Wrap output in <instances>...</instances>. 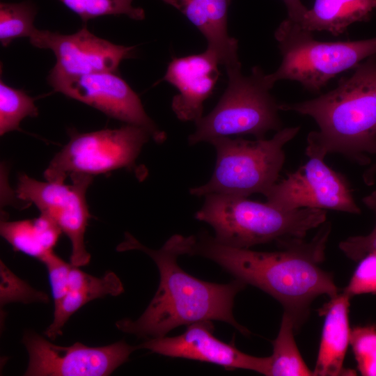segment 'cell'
<instances>
[{
	"instance_id": "cell-1",
	"label": "cell",
	"mask_w": 376,
	"mask_h": 376,
	"mask_svg": "<svg viewBox=\"0 0 376 376\" xmlns=\"http://www.w3.org/2000/svg\"><path fill=\"white\" fill-rule=\"evenodd\" d=\"M331 231L324 222L309 242L292 239L278 244V251H258L228 246L207 233L190 235L185 255L207 258L234 279L253 285L281 304L298 330L320 295L338 294L333 276L320 267Z\"/></svg>"
},
{
	"instance_id": "cell-2",
	"label": "cell",
	"mask_w": 376,
	"mask_h": 376,
	"mask_svg": "<svg viewBox=\"0 0 376 376\" xmlns=\"http://www.w3.org/2000/svg\"><path fill=\"white\" fill-rule=\"evenodd\" d=\"M125 235L117 250H138L149 256L159 270V283L142 315L136 320L123 318L116 322L118 330L149 339L165 336L182 325L217 320L229 324L244 336L250 335L233 315L235 298L246 284L235 279L224 284L207 282L184 271L178 258L184 255L186 236L173 235L160 249H152L131 234Z\"/></svg>"
},
{
	"instance_id": "cell-3",
	"label": "cell",
	"mask_w": 376,
	"mask_h": 376,
	"mask_svg": "<svg viewBox=\"0 0 376 376\" xmlns=\"http://www.w3.org/2000/svg\"><path fill=\"white\" fill-rule=\"evenodd\" d=\"M342 77L337 86L301 102L280 104L279 109L309 116L319 130L308 133L306 155L324 159L340 154L359 165L376 155V54Z\"/></svg>"
},
{
	"instance_id": "cell-4",
	"label": "cell",
	"mask_w": 376,
	"mask_h": 376,
	"mask_svg": "<svg viewBox=\"0 0 376 376\" xmlns=\"http://www.w3.org/2000/svg\"><path fill=\"white\" fill-rule=\"evenodd\" d=\"M195 219L205 222L214 231L219 243L235 248L251 246L275 241L304 239L308 231L327 219V210L300 208L285 210L247 197L210 194L205 196Z\"/></svg>"
},
{
	"instance_id": "cell-5",
	"label": "cell",
	"mask_w": 376,
	"mask_h": 376,
	"mask_svg": "<svg viewBox=\"0 0 376 376\" xmlns=\"http://www.w3.org/2000/svg\"><path fill=\"white\" fill-rule=\"evenodd\" d=\"M274 37L282 61L274 72L264 75V82L269 89L275 82L287 79L300 83L309 92L319 93L331 79L376 54V37L354 41H319L313 32L288 18L279 24Z\"/></svg>"
},
{
	"instance_id": "cell-6",
	"label": "cell",
	"mask_w": 376,
	"mask_h": 376,
	"mask_svg": "<svg viewBox=\"0 0 376 376\" xmlns=\"http://www.w3.org/2000/svg\"><path fill=\"white\" fill-rule=\"evenodd\" d=\"M299 129V126L282 128L270 139L221 136L211 140L209 143L217 152L213 174L207 183L191 188L189 193L197 196L265 195L279 180L285 159L284 146Z\"/></svg>"
},
{
	"instance_id": "cell-7",
	"label": "cell",
	"mask_w": 376,
	"mask_h": 376,
	"mask_svg": "<svg viewBox=\"0 0 376 376\" xmlns=\"http://www.w3.org/2000/svg\"><path fill=\"white\" fill-rule=\"evenodd\" d=\"M226 72L228 82L224 93L213 110L196 122V130L188 138L189 145L238 134L261 139L269 131L282 129L280 104L269 93L263 70L255 66L246 77L237 65Z\"/></svg>"
},
{
	"instance_id": "cell-8",
	"label": "cell",
	"mask_w": 376,
	"mask_h": 376,
	"mask_svg": "<svg viewBox=\"0 0 376 376\" xmlns=\"http://www.w3.org/2000/svg\"><path fill=\"white\" fill-rule=\"evenodd\" d=\"M150 137L143 127L129 124L118 129L72 132L68 143L50 162L44 177L47 181L64 182L75 173L93 175L131 169Z\"/></svg>"
},
{
	"instance_id": "cell-9",
	"label": "cell",
	"mask_w": 376,
	"mask_h": 376,
	"mask_svg": "<svg viewBox=\"0 0 376 376\" xmlns=\"http://www.w3.org/2000/svg\"><path fill=\"white\" fill-rule=\"evenodd\" d=\"M71 185L41 182L26 174L18 178L16 193L23 201L34 204L40 214L49 217L69 238L72 245L70 263L81 267L88 265L91 254L84 243V234L91 217L86 193L92 175L72 174Z\"/></svg>"
},
{
	"instance_id": "cell-10",
	"label": "cell",
	"mask_w": 376,
	"mask_h": 376,
	"mask_svg": "<svg viewBox=\"0 0 376 376\" xmlns=\"http://www.w3.org/2000/svg\"><path fill=\"white\" fill-rule=\"evenodd\" d=\"M22 342L29 354L24 373L29 376L109 375L138 350L124 340L100 347L61 346L33 331L26 332Z\"/></svg>"
},
{
	"instance_id": "cell-11",
	"label": "cell",
	"mask_w": 376,
	"mask_h": 376,
	"mask_svg": "<svg viewBox=\"0 0 376 376\" xmlns=\"http://www.w3.org/2000/svg\"><path fill=\"white\" fill-rule=\"evenodd\" d=\"M264 196L267 203L285 210L315 208L361 213L347 179L320 157H308L306 163L288 173Z\"/></svg>"
},
{
	"instance_id": "cell-12",
	"label": "cell",
	"mask_w": 376,
	"mask_h": 376,
	"mask_svg": "<svg viewBox=\"0 0 376 376\" xmlns=\"http://www.w3.org/2000/svg\"><path fill=\"white\" fill-rule=\"evenodd\" d=\"M47 81L55 91L88 104L108 116L143 127L158 143L166 138V133L147 115L136 93L115 72L75 77L49 72Z\"/></svg>"
},
{
	"instance_id": "cell-13",
	"label": "cell",
	"mask_w": 376,
	"mask_h": 376,
	"mask_svg": "<svg viewBox=\"0 0 376 376\" xmlns=\"http://www.w3.org/2000/svg\"><path fill=\"white\" fill-rule=\"evenodd\" d=\"M29 40L34 47L49 49L54 53L56 62L51 73L71 77L116 72L121 61L130 57L134 49L100 38L86 27L70 35L36 29Z\"/></svg>"
},
{
	"instance_id": "cell-14",
	"label": "cell",
	"mask_w": 376,
	"mask_h": 376,
	"mask_svg": "<svg viewBox=\"0 0 376 376\" xmlns=\"http://www.w3.org/2000/svg\"><path fill=\"white\" fill-rule=\"evenodd\" d=\"M211 320L187 325L186 330L176 336L146 339L137 345L153 353L173 358H182L210 363L227 370L244 369L268 376L269 357H255L237 349L214 335Z\"/></svg>"
},
{
	"instance_id": "cell-15",
	"label": "cell",
	"mask_w": 376,
	"mask_h": 376,
	"mask_svg": "<svg viewBox=\"0 0 376 376\" xmlns=\"http://www.w3.org/2000/svg\"><path fill=\"white\" fill-rule=\"evenodd\" d=\"M219 63L207 49L170 62L164 79L179 92L171 103L179 120L196 123L203 117V102L212 93L220 75Z\"/></svg>"
},
{
	"instance_id": "cell-16",
	"label": "cell",
	"mask_w": 376,
	"mask_h": 376,
	"mask_svg": "<svg viewBox=\"0 0 376 376\" xmlns=\"http://www.w3.org/2000/svg\"><path fill=\"white\" fill-rule=\"evenodd\" d=\"M180 10L205 36L207 50L226 68L240 65L237 40L228 33L230 0H161Z\"/></svg>"
},
{
	"instance_id": "cell-17",
	"label": "cell",
	"mask_w": 376,
	"mask_h": 376,
	"mask_svg": "<svg viewBox=\"0 0 376 376\" xmlns=\"http://www.w3.org/2000/svg\"><path fill=\"white\" fill-rule=\"evenodd\" d=\"M350 297L344 292L331 298L320 310L324 316L314 376H350L356 372L344 368V360L350 341L349 322Z\"/></svg>"
},
{
	"instance_id": "cell-18",
	"label": "cell",
	"mask_w": 376,
	"mask_h": 376,
	"mask_svg": "<svg viewBox=\"0 0 376 376\" xmlns=\"http://www.w3.org/2000/svg\"><path fill=\"white\" fill-rule=\"evenodd\" d=\"M124 290L117 275L107 272L101 277L90 275L72 265L69 274L68 291L54 308L52 322L44 331L49 339L62 334V329L72 314L88 302L108 295L118 296Z\"/></svg>"
},
{
	"instance_id": "cell-19",
	"label": "cell",
	"mask_w": 376,
	"mask_h": 376,
	"mask_svg": "<svg viewBox=\"0 0 376 376\" xmlns=\"http://www.w3.org/2000/svg\"><path fill=\"white\" fill-rule=\"evenodd\" d=\"M375 9L376 0H314L312 8L297 23L311 32L327 31L338 36L354 22L368 21Z\"/></svg>"
},
{
	"instance_id": "cell-20",
	"label": "cell",
	"mask_w": 376,
	"mask_h": 376,
	"mask_svg": "<svg viewBox=\"0 0 376 376\" xmlns=\"http://www.w3.org/2000/svg\"><path fill=\"white\" fill-rule=\"evenodd\" d=\"M0 233L14 250L40 260L54 251L62 232L49 217L40 214L31 219L3 221Z\"/></svg>"
},
{
	"instance_id": "cell-21",
	"label": "cell",
	"mask_w": 376,
	"mask_h": 376,
	"mask_svg": "<svg viewBox=\"0 0 376 376\" xmlns=\"http://www.w3.org/2000/svg\"><path fill=\"white\" fill-rule=\"evenodd\" d=\"M295 330L291 316L284 311L278 335L272 341L268 376H314L298 350Z\"/></svg>"
},
{
	"instance_id": "cell-22",
	"label": "cell",
	"mask_w": 376,
	"mask_h": 376,
	"mask_svg": "<svg viewBox=\"0 0 376 376\" xmlns=\"http://www.w3.org/2000/svg\"><path fill=\"white\" fill-rule=\"evenodd\" d=\"M38 110L33 99L22 90L0 81V134L19 130V124L26 117H36Z\"/></svg>"
},
{
	"instance_id": "cell-23",
	"label": "cell",
	"mask_w": 376,
	"mask_h": 376,
	"mask_svg": "<svg viewBox=\"0 0 376 376\" xmlns=\"http://www.w3.org/2000/svg\"><path fill=\"white\" fill-rule=\"evenodd\" d=\"M36 8L27 2L0 3V42L8 46L19 38H30L36 29L33 25Z\"/></svg>"
},
{
	"instance_id": "cell-24",
	"label": "cell",
	"mask_w": 376,
	"mask_h": 376,
	"mask_svg": "<svg viewBox=\"0 0 376 376\" xmlns=\"http://www.w3.org/2000/svg\"><path fill=\"white\" fill-rule=\"evenodd\" d=\"M83 21L100 16L125 15L135 20L145 18L144 10L132 5L134 0H59Z\"/></svg>"
},
{
	"instance_id": "cell-25",
	"label": "cell",
	"mask_w": 376,
	"mask_h": 376,
	"mask_svg": "<svg viewBox=\"0 0 376 376\" xmlns=\"http://www.w3.org/2000/svg\"><path fill=\"white\" fill-rule=\"evenodd\" d=\"M350 344L361 375L376 376V325L353 328Z\"/></svg>"
},
{
	"instance_id": "cell-26",
	"label": "cell",
	"mask_w": 376,
	"mask_h": 376,
	"mask_svg": "<svg viewBox=\"0 0 376 376\" xmlns=\"http://www.w3.org/2000/svg\"><path fill=\"white\" fill-rule=\"evenodd\" d=\"M358 262L343 292L350 297L366 293L376 294V251L369 252Z\"/></svg>"
},
{
	"instance_id": "cell-27",
	"label": "cell",
	"mask_w": 376,
	"mask_h": 376,
	"mask_svg": "<svg viewBox=\"0 0 376 376\" xmlns=\"http://www.w3.org/2000/svg\"><path fill=\"white\" fill-rule=\"evenodd\" d=\"M40 261L47 268L56 307L68 291L69 274L72 265L62 260L54 251L46 255Z\"/></svg>"
},
{
	"instance_id": "cell-28",
	"label": "cell",
	"mask_w": 376,
	"mask_h": 376,
	"mask_svg": "<svg viewBox=\"0 0 376 376\" xmlns=\"http://www.w3.org/2000/svg\"><path fill=\"white\" fill-rule=\"evenodd\" d=\"M339 249L348 258L356 262L369 252L376 251V224L369 234L352 236L341 241Z\"/></svg>"
},
{
	"instance_id": "cell-29",
	"label": "cell",
	"mask_w": 376,
	"mask_h": 376,
	"mask_svg": "<svg viewBox=\"0 0 376 376\" xmlns=\"http://www.w3.org/2000/svg\"><path fill=\"white\" fill-rule=\"evenodd\" d=\"M288 10V18L299 22L304 17L308 8L301 3V0H282Z\"/></svg>"
},
{
	"instance_id": "cell-30",
	"label": "cell",
	"mask_w": 376,
	"mask_h": 376,
	"mask_svg": "<svg viewBox=\"0 0 376 376\" xmlns=\"http://www.w3.org/2000/svg\"><path fill=\"white\" fill-rule=\"evenodd\" d=\"M362 176L366 185H372L375 183L376 178V161L365 171Z\"/></svg>"
},
{
	"instance_id": "cell-31",
	"label": "cell",
	"mask_w": 376,
	"mask_h": 376,
	"mask_svg": "<svg viewBox=\"0 0 376 376\" xmlns=\"http://www.w3.org/2000/svg\"><path fill=\"white\" fill-rule=\"evenodd\" d=\"M362 202L368 209L372 210L376 217V190L362 198Z\"/></svg>"
}]
</instances>
